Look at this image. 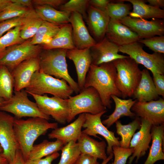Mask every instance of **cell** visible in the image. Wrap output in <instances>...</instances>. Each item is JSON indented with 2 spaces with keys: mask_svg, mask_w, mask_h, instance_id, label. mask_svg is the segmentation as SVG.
<instances>
[{
  "mask_svg": "<svg viewBox=\"0 0 164 164\" xmlns=\"http://www.w3.org/2000/svg\"><path fill=\"white\" fill-rule=\"evenodd\" d=\"M117 70L111 62L95 65L91 64L86 75L84 88L92 87L98 92L103 105L111 109L112 95L121 97L116 85Z\"/></svg>",
  "mask_w": 164,
  "mask_h": 164,
  "instance_id": "6da1fadb",
  "label": "cell"
},
{
  "mask_svg": "<svg viewBox=\"0 0 164 164\" xmlns=\"http://www.w3.org/2000/svg\"><path fill=\"white\" fill-rule=\"evenodd\" d=\"M14 118L13 129L15 138L25 162L29 159L36 140L40 136L45 135L49 129L58 128V123H50L39 117L26 120Z\"/></svg>",
  "mask_w": 164,
  "mask_h": 164,
  "instance_id": "7a4b0ae2",
  "label": "cell"
},
{
  "mask_svg": "<svg viewBox=\"0 0 164 164\" xmlns=\"http://www.w3.org/2000/svg\"><path fill=\"white\" fill-rule=\"evenodd\" d=\"M67 50L65 49L43 50L39 54L40 70L45 73L66 80L74 92L80 90L77 82L69 73L66 60Z\"/></svg>",
  "mask_w": 164,
  "mask_h": 164,
  "instance_id": "3957f363",
  "label": "cell"
},
{
  "mask_svg": "<svg viewBox=\"0 0 164 164\" xmlns=\"http://www.w3.org/2000/svg\"><path fill=\"white\" fill-rule=\"evenodd\" d=\"M25 90L29 94L41 95L48 94L64 99H68L74 92L66 80L46 74L40 69L33 74Z\"/></svg>",
  "mask_w": 164,
  "mask_h": 164,
  "instance_id": "277c9868",
  "label": "cell"
},
{
  "mask_svg": "<svg viewBox=\"0 0 164 164\" xmlns=\"http://www.w3.org/2000/svg\"><path fill=\"white\" fill-rule=\"evenodd\" d=\"M112 62L116 69V85L121 97H132L142 77L138 64L129 56Z\"/></svg>",
  "mask_w": 164,
  "mask_h": 164,
  "instance_id": "5b68a950",
  "label": "cell"
},
{
  "mask_svg": "<svg viewBox=\"0 0 164 164\" xmlns=\"http://www.w3.org/2000/svg\"><path fill=\"white\" fill-rule=\"evenodd\" d=\"M79 93L67 99L70 110L67 122H70L77 115L82 113L96 114L106 111L98 92L93 87L84 88Z\"/></svg>",
  "mask_w": 164,
  "mask_h": 164,
  "instance_id": "8992f818",
  "label": "cell"
},
{
  "mask_svg": "<svg viewBox=\"0 0 164 164\" xmlns=\"http://www.w3.org/2000/svg\"><path fill=\"white\" fill-rule=\"evenodd\" d=\"M14 93L12 97L0 107V111L12 113L18 119L24 117H39L48 121L51 119L50 116L41 111L36 102L29 99L25 89L14 91Z\"/></svg>",
  "mask_w": 164,
  "mask_h": 164,
  "instance_id": "52a82bcc",
  "label": "cell"
},
{
  "mask_svg": "<svg viewBox=\"0 0 164 164\" xmlns=\"http://www.w3.org/2000/svg\"><path fill=\"white\" fill-rule=\"evenodd\" d=\"M42 45H33L30 39L6 48L0 53V65L5 66L11 72L24 61L39 55Z\"/></svg>",
  "mask_w": 164,
  "mask_h": 164,
  "instance_id": "ba28073f",
  "label": "cell"
},
{
  "mask_svg": "<svg viewBox=\"0 0 164 164\" xmlns=\"http://www.w3.org/2000/svg\"><path fill=\"white\" fill-rule=\"evenodd\" d=\"M119 52L126 54L138 64H141L152 73L164 74V58L162 54L145 52L138 42L119 47Z\"/></svg>",
  "mask_w": 164,
  "mask_h": 164,
  "instance_id": "9c48e42d",
  "label": "cell"
},
{
  "mask_svg": "<svg viewBox=\"0 0 164 164\" xmlns=\"http://www.w3.org/2000/svg\"><path fill=\"white\" fill-rule=\"evenodd\" d=\"M38 108L45 114L52 117L58 123L65 124L68 121L70 110L67 99L56 96L50 97L46 94H31Z\"/></svg>",
  "mask_w": 164,
  "mask_h": 164,
  "instance_id": "30bf717a",
  "label": "cell"
},
{
  "mask_svg": "<svg viewBox=\"0 0 164 164\" xmlns=\"http://www.w3.org/2000/svg\"><path fill=\"white\" fill-rule=\"evenodd\" d=\"M14 119L5 112L0 111V145L3 150L2 155L9 164L13 162L19 149L13 129Z\"/></svg>",
  "mask_w": 164,
  "mask_h": 164,
  "instance_id": "8fae6325",
  "label": "cell"
},
{
  "mask_svg": "<svg viewBox=\"0 0 164 164\" xmlns=\"http://www.w3.org/2000/svg\"><path fill=\"white\" fill-rule=\"evenodd\" d=\"M106 112L104 111L96 114L85 113V120L82 126L84 129L82 132L95 137L99 138L97 135L103 136L107 142L106 154L109 155L112 152V147L120 146V144L119 138L116 137L114 132L109 130L102 123L101 118Z\"/></svg>",
  "mask_w": 164,
  "mask_h": 164,
  "instance_id": "7c38bea8",
  "label": "cell"
},
{
  "mask_svg": "<svg viewBox=\"0 0 164 164\" xmlns=\"http://www.w3.org/2000/svg\"><path fill=\"white\" fill-rule=\"evenodd\" d=\"M135 32L140 39L150 38L164 34V22L158 19H145L132 18L128 16L118 20Z\"/></svg>",
  "mask_w": 164,
  "mask_h": 164,
  "instance_id": "4fadbf2b",
  "label": "cell"
},
{
  "mask_svg": "<svg viewBox=\"0 0 164 164\" xmlns=\"http://www.w3.org/2000/svg\"><path fill=\"white\" fill-rule=\"evenodd\" d=\"M136 116L150 122L152 126L164 125V100L160 97L157 100L149 102L138 101L131 108Z\"/></svg>",
  "mask_w": 164,
  "mask_h": 164,
  "instance_id": "5bb4252c",
  "label": "cell"
},
{
  "mask_svg": "<svg viewBox=\"0 0 164 164\" xmlns=\"http://www.w3.org/2000/svg\"><path fill=\"white\" fill-rule=\"evenodd\" d=\"M39 55L24 61L11 72L15 91L26 89L29 85L33 74L40 69Z\"/></svg>",
  "mask_w": 164,
  "mask_h": 164,
  "instance_id": "9a60e30c",
  "label": "cell"
},
{
  "mask_svg": "<svg viewBox=\"0 0 164 164\" xmlns=\"http://www.w3.org/2000/svg\"><path fill=\"white\" fill-rule=\"evenodd\" d=\"M141 121L139 130L135 133L130 142L129 148H133L134 152L129 159L128 164H131L135 158V162L137 163L140 158L144 156L149 149V145L152 140L151 129L152 125L144 119H141Z\"/></svg>",
  "mask_w": 164,
  "mask_h": 164,
  "instance_id": "2e32d148",
  "label": "cell"
},
{
  "mask_svg": "<svg viewBox=\"0 0 164 164\" xmlns=\"http://www.w3.org/2000/svg\"><path fill=\"white\" fill-rule=\"evenodd\" d=\"M119 48L105 36L90 48L92 64L98 65L128 57V56L118 53Z\"/></svg>",
  "mask_w": 164,
  "mask_h": 164,
  "instance_id": "e0dca14e",
  "label": "cell"
},
{
  "mask_svg": "<svg viewBox=\"0 0 164 164\" xmlns=\"http://www.w3.org/2000/svg\"><path fill=\"white\" fill-rule=\"evenodd\" d=\"M69 22L72 27L73 41L76 48H90L95 44L97 42L90 34L80 14L71 13Z\"/></svg>",
  "mask_w": 164,
  "mask_h": 164,
  "instance_id": "ac0fdd59",
  "label": "cell"
},
{
  "mask_svg": "<svg viewBox=\"0 0 164 164\" xmlns=\"http://www.w3.org/2000/svg\"><path fill=\"white\" fill-rule=\"evenodd\" d=\"M66 57L72 60L75 66L77 77V84L80 91L84 88L85 79L92 59L90 48L83 49L74 48L67 50Z\"/></svg>",
  "mask_w": 164,
  "mask_h": 164,
  "instance_id": "d6986e66",
  "label": "cell"
},
{
  "mask_svg": "<svg viewBox=\"0 0 164 164\" xmlns=\"http://www.w3.org/2000/svg\"><path fill=\"white\" fill-rule=\"evenodd\" d=\"M105 36L119 47L137 42L138 35L128 27L117 20L110 19Z\"/></svg>",
  "mask_w": 164,
  "mask_h": 164,
  "instance_id": "ffe728a7",
  "label": "cell"
},
{
  "mask_svg": "<svg viewBox=\"0 0 164 164\" xmlns=\"http://www.w3.org/2000/svg\"><path fill=\"white\" fill-rule=\"evenodd\" d=\"M86 19L89 29L98 42L103 39L110 19L105 11L96 9L89 5Z\"/></svg>",
  "mask_w": 164,
  "mask_h": 164,
  "instance_id": "44dd1931",
  "label": "cell"
},
{
  "mask_svg": "<svg viewBox=\"0 0 164 164\" xmlns=\"http://www.w3.org/2000/svg\"><path fill=\"white\" fill-rule=\"evenodd\" d=\"M85 120V113L80 114L77 118L70 124L53 129L48 134V137L49 139L60 140L65 145L72 141L77 142L82 134Z\"/></svg>",
  "mask_w": 164,
  "mask_h": 164,
  "instance_id": "7402d4cb",
  "label": "cell"
},
{
  "mask_svg": "<svg viewBox=\"0 0 164 164\" xmlns=\"http://www.w3.org/2000/svg\"><path fill=\"white\" fill-rule=\"evenodd\" d=\"M132 97L140 102L156 100L159 98L153 79L147 69L142 70L141 78Z\"/></svg>",
  "mask_w": 164,
  "mask_h": 164,
  "instance_id": "603a6c76",
  "label": "cell"
},
{
  "mask_svg": "<svg viewBox=\"0 0 164 164\" xmlns=\"http://www.w3.org/2000/svg\"><path fill=\"white\" fill-rule=\"evenodd\" d=\"M151 133L152 145L144 164H154L157 161L164 160V125L152 126Z\"/></svg>",
  "mask_w": 164,
  "mask_h": 164,
  "instance_id": "cb8c5ba5",
  "label": "cell"
},
{
  "mask_svg": "<svg viewBox=\"0 0 164 164\" xmlns=\"http://www.w3.org/2000/svg\"><path fill=\"white\" fill-rule=\"evenodd\" d=\"M77 142L81 154H87L103 160L107 158V145L104 140L98 142L82 132Z\"/></svg>",
  "mask_w": 164,
  "mask_h": 164,
  "instance_id": "d4e9b609",
  "label": "cell"
},
{
  "mask_svg": "<svg viewBox=\"0 0 164 164\" xmlns=\"http://www.w3.org/2000/svg\"><path fill=\"white\" fill-rule=\"evenodd\" d=\"M111 98L115 103V109L111 114L108 116L107 118L102 121V124L108 128L122 116L133 117L136 116L131 109L137 101L136 100L121 99L114 95L111 96Z\"/></svg>",
  "mask_w": 164,
  "mask_h": 164,
  "instance_id": "484cf974",
  "label": "cell"
},
{
  "mask_svg": "<svg viewBox=\"0 0 164 164\" xmlns=\"http://www.w3.org/2000/svg\"><path fill=\"white\" fill-rule=\"evenodd\" d=\"M72 30V27L70 23L61 25L58 32L51 40L42 45L43 50H69L75 48L73 41Z\"/></svg>",
  "mask_w": 164,
  "mask_h": 164,
  "instance_id": "4316f807",
  "label": "cell"
},
{
  "mask_svg": "<svg viewBox=\"0 0 164 164\" xmlns=\"http://www.w3.org/2000/svg\"><path fill=\"white\" fill-rule=\"evenodd\" d=\"M129 2L132 6L133 10L129 16L134 18L144 19H162L164 18V10L146 4L142 0H121Z\"/></svg>",
  "mask_w": 164,
  "mask_h": 164,
  "instance_id": "83f0119b",
  "label": "cell"
},
{
  "mask_svg": "<svg viewBox=\"0 0 164 164\" xmlns=\"http://www.w3.org/2000/svg\"><path fill=\"white\" fill-rule=\"evenodd\" d=\"M34 9L39 18L43 21L60 26L69 23L70 12L46 6H36Z\"/></svg>",
  "mask_w": 164,
  "mask_h": 164,
  "instance_id": "f1b7e54d",
  "label": "cell"
},
{
  "mask_svg": "<svg viewBox=\"0 0 164 164\" xmlns=\"http://www.w3.org/2000/svg\"><path fill=\"white\" fill-rule=\"evenodd\" d=\"M64 145L62 141L58 139L54 141L44 140L38 144L33 145L28 159H41L50 155L61 150Z\"/></svg>",
  "mask_w": 164,
  "mask_h": 164,
  "instance_id": "f546056e",
  "label": "cell"
},
{
  "mask_svg": "<svg viewBox=\"0 0 164 164\" xmlns=\"http://www.w3.org/2000/svg\"><path fill=\"white\" fill-rule=\"evenodd\" d=\"M116 133L121 137L119 141L120 146L123 148H129L131 140L137 129H139L141 126L140 118L136 116L132 122L127 125H122L118 120L115 122Z\"/></svg>",
  "mask_w": 164,
  "mask_h": 164,
  "instance_id": "4dcf8cb0",
  "label": "cell"
},
{
  "mask_svg": "<svg viewBox=\"0 0 164 164\" xmlns=\"http://www.w3.org/2000/svg\"><path fill=\"white\" fill-rule=\"evenodd\" d=\"M61 26L43 21L35 35L30 39L31 43L42 46L47 43L56 35Z\"/></svg>",
  "mask_w": 164,
  "mask_h": 164,
  "instance_id": "1f68e13d",
  "label": "cell"
},
{
  "mask_svg": "<svg viewBox=\"0 0 164 164\" xmlns=\"http://www.w3.org/2000/svg\"><path fill=\"white\" fill-rule=\"evenodd\" d=\"M14 81L11 72L5 66L0 65V97L5 101L13 94Z\"/></svg>",
  "mask_w": 164,
  "mask_h": 164,
  "instance_id": "d6a6232c",
  "label": "cell"
},
{
  "mask_svg": "<svg viewBox=\"0 0 164 164\" xmlns=\"http://www.w3.org/2000/svg\"><path fill=\"white\" fill-rule=\"evenodd\" d=\"M17 17H39L34 9L23 7L13 2L12 5L0 13V22Z\"/></svg>",
  "mask_w": 164,
  "mask_h": 164,
  "instance_id": "836d02e7",
  "label": "cell"
},
{
  "mask_svg": "<svg viewBox=\"0 0 164 164\" xmlns=\"http://www.w3.org/2000/svg\"><path fill=\"white\" fill-rule=\"evenodd\" d=\"M61 156L57 164H75L81 152L78 143L70 141L63 147Z\"/></svg>",
  "mask_w": 164,
  "mask_h": 164,
  "instance_id": "e575fe53",
  "label": "cell"
},
{
  "mask_svg": "<svg viewBox=\"0 0 164 164\" xmlns=\"http://www.w3.org/2000/svg\"><path fill=\"white\" fill-rule=\"evenodd\" d=\"M118 3L111 2L108 4L105 12L110 19L118 21L129 15L131 12V5L122 3L119 0Z\"/></svg>",
  "mask_w": 164,
  "mask_h": 164,
  "instance_id": "d590c367",
  "label": "cell"
},
{
  "mask_svg": "<svg viewBox=\"0 0 164 164\" xmlns=\"http://www.w3.org/2000/svg\"><path fill=\"white\" fill-rule=\"evenodd\" d=\"M89 5V0H70L61 6L60 10L70 13L76 12L80 14L86 19L87 11Z\"/></svg>",
  "mask_w": 164,
  "mask_h": 164,
  "instance_id": "8d00e7d4",
  "label": "cell"
},
{
  "mask_svg": "<svg viewBox=\"0 0 164 164\" xmlns=\"http://www.w3.org/2000/svg\"><path fill=\"white\" fill-rule=\"evenodd\" d=\"M21 26H18L10 29L0 37V53L7 47L21 43L25 41L20 36Z\"/></svg>",
  "mask_w": 164,
  "mask_h": 164,
  "instance_id": "74e56055",
  "label": "cell"
},
{
  "mask_svg": "<svg viewBox=\"0 0 164 164\" xmlns=\"http://www.w3.org/2000/svg\"><path fill=\"white\" fill-rule=\"evenodd\" d=\"M43 21L39 17L29 19L21 26L20 32L21 38L24 40H26L32 38Z\"/></svg>",
  "mask_w": 164,
  "mask_h": 164,
  "instance_id": "f35d334b",
  "label": "cell"
},
{
  "mask_svg": "<svg viewBox=\"0 0 164 164\" xmlns=\"http://www.w3.org/2000/svg\"><path fill=\"white\" fill-rule=\"evenodd\" d=\"M138 42L144 44L154 52L162 54L164 53V35L139 39Z\"/></svg>",
  "mask_w": 164,
  "mask_h": 164,
  "instance_id": "ab89813d",
  "label": "cell"
},
{
  "mask_svg": "<svg viewBox=\"0 0 164 164\" xmlns=\"http://www.w3.org/2000/svg\"><path fill=\"white\" fill-rule=\"evenodd\" d=\"M112 149L114 156V160L112 164H126L128 158L134 152L133 148H125L120 146H113Z\"/></svg>",
  "mask_w": 164,
  "mask_h": 164,
  "instance_id": "60d3db41",
  "label": "cell"
},
{
  "mask_svg": "<svg viewBox=\"0 0 164 164\" xmlns=\"http://www.w3.org/2000/svg\"><path fill=\"white\" fill-rule=\"evenodd\" d=\"M30 18H32L17 17L0 22V37L10 29L18 26H22Z\"/></svg>",
  "mask_w": 164,
  "mask_h": 164,
  "instance_id": "b9f144b4",
  "label": "cell"
},
{
  "mask_svg": "<svg viewBox=\"0 0 164 164\" xmlns=\"http://www.w3.org/2000/svg\"><path fill=\"white\" fill-rule=\"evenodd\" d=\"M153 80L158 94L164 97V75L157 73H152Z\"/></svg>",
  "mask_w": 164,
  "mask_h": 164,
  "instance_id": "7bdbcfd3",
  "label": "cell"
},
{
  "mask_svg": "<svg viewBox=\"0 0 164 164\" xmlns=\"http://www.w3.org/2000/svg\"><path fill=\"white\" fill-rule=\"evenodd\" d=\"M33 5L37 6H49L54 8L60 7L67 1L66 0H33Z\"/></svg>",
  "mask_w": 164,
  "mask_h": 164,
  "instance_id": "ee69618b",
  "label": "cell"
},
{
  "mask_svg": "<svg viewBox=\"0 0 164 164\" xmlns=\"http://www.w3.org/2000/svg\"><path fill=\"white\" fill-rule=\"evenodd\" d=\"M60 155L58 152H55L44 158L28 159L25 162V164H52V162L58 157Z\"/></svg>",
  "mask_w": 164,
  "mask_h": 164,
  "instance_id": "f6af8a7d",
  "label": "cell"
},
{
  "mask_svg": "<svg viewBox=\"0 0 164 164\" xmlns=\"http://www.w3.org/2000/svg\"><path fill=\"white\" fill-rule=\"evenodd\" d=\"M75 164H100L97 159L90 155L81 153Z\"/></svg>",
  "mask_w": 164,
  "mask_h": 164,
  "instance_id": "bcb514c9",
  "label": "cell"
},
{
  "mask_svg": "<svg viewBox=\"0 0 164 164\" xmlns=\"http://www.w3.org/2000/svg\"><path fill=\"white\" fill-rule=\"evenodd\" d=\"M109 0H90L89 4L96 9L105 11L109 3L111 1Z\"/></svg>",
  "mask_w": 164,
  "mask_h": 164,
  "instance_id": "7dc6e473",
  "label": "cell"
},
{
  "mask_svg": "<svg viewBox=\"0 0 164 164\" xmlns=\"http://www.w3.org/2000/svg\"><path fill=\"white\" fill-rule=\"evenodd\" d=\"M15 4L23 7L34 9L32 0H11Z\"/></svg>",
  "mask_w": 164,
  "mask_h": 164,
  "instance_id": "c3c4849f",
  "label": "cell"
},
{
  "mask_svg": "<svg viewBox=\"0 0 164 164\" xmlns=\"http://www.w3.org/2000/svg\"><path fill=\"white\" fill-rule=\"evenodd\" d=\"M25 161L22 152L19 149H18L16 152L14 160L11 164H25Z\"/></svg>",
  "mask_w": 164,
  "mask_h": 164,
  "instance_id": "681fc988",
  "label": "cell"
},
{
  "mask_svg": "<svg viewBox=\"0 0 164 164\" xmlns=\"http://www.w3.org/2000/svg\"><path fill=\"white\" fill-rule=\"evenodd\" d=\"M147 2L149 3V5L155 7L160 8L164 7V0H147Z\"/></svg>",
  "mask_w": 164,
  "mask_h": 164,
  "instance_id": "f907efd6",
  "label": "cell"
},
{
  "mask_svg": "<svg viewBox=\"0 0 164 164\" xmlns=\"http://www.w3.org/2000/svg\"><path fill=\"white\" fill-rule=\"evenodd\" d=\"M12 4L11 0H0V13L7 9Z\"/></svg>",
  "mask_w": 164,
  "mask_h": 164,
  "instance_id": "816d5d0a",
  "label": "cell"
},
{
  "mask_svg": "<svg viewBox=\"0 0 164 164\" xmlns=\"http://www.w3.org/2000/svg\"><path fill=\"white\" fill-rule=\"evenodd\" d=\"M2 149L0 145V164H9L7 160L2 155Z\"/></svg>",
  "mask_w": 164,
  "mask_h": 164,
  "instance_id": "f5cc1de1",
  "label": "cell"
},
{
  "mask_svg": "<svg viewBox=\"0 0 164 164\" xmlns=\"http://www.w3.org/2000/svg\"><path fill=\"white\" fill-rule=\"evenodd\" d=\"M113 152L111 153L108 156L107 158L103 160L101 164H107V163L113 158ZM108 164H111L110 163H109Z\"/></svg>",
  "mask_w": 164,
  "mask_h": 164,
  "instance_id": "db71d44e",
  "label": "cell"
},
{
  "mask_svg": "<svg viewBox=\"0 0 164 164\" xmlns=\"http://www.w3.org/2000/svg\"><path fill=\"white\" fill-rule=\"evenodd\" d=\"M5 101L3 98L0 97V107L4 104Z\"/></svg>",
  "mask_w": 164,
  "mask_h": 164,
  "instance_id": "11a10c76",
  "label": "cell"
}]
</instances>
